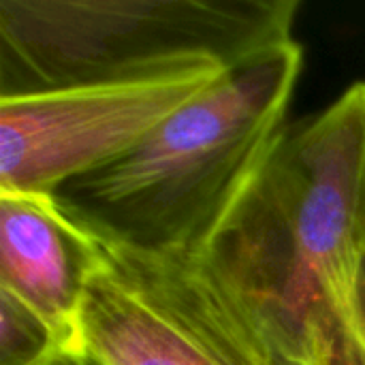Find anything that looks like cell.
Segmentation results:
<instances>
[{
	"mask_svg": "<svg viewBox=\"0 0 365 365\" xmlns=\"http://www.w3.org/2000/svg\"><path fill=\"white\" fill-rule=\"evenodd\" d=\"M199 259L282 364H314L365 261V81L280 128Z\"/></svg>",
	"mask_w": 365,
	"mask_h": 365,
	"instance_id": "obj_1",
	"label": "cell"
},
{
	"mask_svg": "<svg viewBox=\"0 0 365 365\" xmlns=\"http://www.w3.org/2000/svg\"><path fill=\"white\" fill-rule=\"evenodd\" d=\"M304 66L297 41L220 75L135 148L51 192L105 246L201 257L284 126Z\"/></svg>",
	"mask_w": 365,
	"mask_h": 365,
	"instance_id": "obj_2",
	"label": "cell"
},
{
	"mask_svg": "<svg viewBox=\"0 0 365 365\" xmlns=\"http://www.w3.org/2000/svg\"><path fill=\"white\" fill-rule=\"evenodd\" d=\"M299 0H0V98L229 71L291 43Z\"/></svg>",
	"mask_w": 365,
	"mask_h": 365,
	"instance_id": "obj_3",
	"label": "cell"
},
{
	"mask_svg": "<svg viewBox=\"0 0 365 365\" xmlns=\"http://www.w3.org/2000/svg\"><path fill=\"white\" fill-rule=\"evenodd\" d=\"M79 342L107 365H284L199 257L111 246L88 284Z\"/></svg>",
	"mask_w": 365,
	"mask_h": 365,
	"instance_id": "obj_4",
	"label": "cell"
},
{
	"mask_svg": "<svg viewBox=\"0 0 365 365\" xmlns=\"http://www.w3.org/2000/svg\"><path fill=\"white\" fill-rule=\"evenodd\" d=\"M225 73L0 98V195H51L115 160Z\"/></svg>",
	"mask_w": 365,
	"mask_h": 365,
	"instance_id": "obj_5",
	"label": "cell"
},
{
	"mask_svg": "<svg viewBox=\"0 0 365 365\" xmlns=\"http://www.w3.org/2000/svg\"><path fill=\"white\" fill-rule=\"evenodd\" d=\"M105 246L51 195H0V291L11 293L68 344L79 342V312Z\"/></svg>",
	"mask_w": 365,
	"mask_h": 365,
	"instance_id": "obj_6",
	"label": "cell"
},
{
	"mask_svg": "<svg viewBox=\"0 0 365 365\" xmlns=\"http://www.w3.org/2000/svg\"><path fill=\"white\" fill-rule=\"evenodd\" d=\"M68 342L30 306L0 291V365H45Z\"/></svg>",
	"mask_w": 365,
	"mask_h": 365,
	"instance_id": "obj_7",
	"label": "cell"
},
{
	"mask_svg": "<svg viewBox=\"0 0 365 365\" xmlns=\"http://www.w3.org/2000/svg\"><path fill=\"white\" fill-rule=\"evenodd\" d=\"M312 365H365V261L351 304L329 323Z\"/></svg>",
	"mask_w": 365,
	"mask_h": 365,
	"instance_id": "obj_8",
	"label": "cell"
},
{
	"mask_svg": "<svg viewBox=\"0 0 365 365\" xmlns=\"http://www.w3.org/2000/svg\"><path fill=\"white\" fill-rule=\"evenodd\" d=\"M45 365H107L98 359L94 353H90L81 342L62 346Z\"/></svg>",
	"mask_w": 365,
	"mask_h": 365,
	"instance_id": "obj_9",
	"label": "cell"
}]
</instances>
